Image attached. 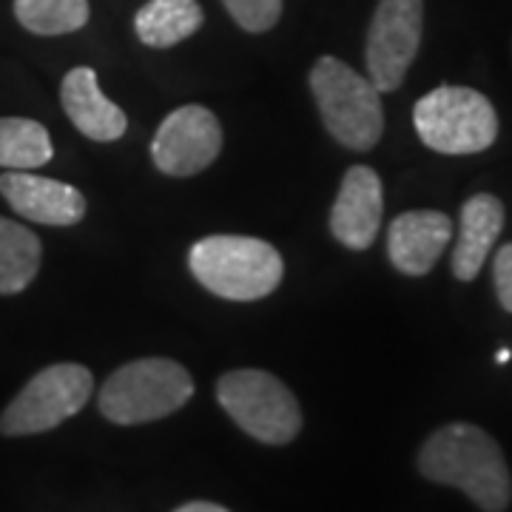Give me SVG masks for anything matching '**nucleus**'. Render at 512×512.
<instances>
[{
    "label": "nucleus",
    "mask_w": 512,
    "mask_h": 512,
    "mask_svg": "<svg viewBox=\"0 0 512 512\" xmlns=\"http://www.w3.org/2000/svg\"><path fill=\"white\" fill-rule=\"evenodd\" d=\"M424 26V0H379L367 32V74L379 94L396 92L416 60Z\"/></svg>",
    "instance_id": "6e6552de"
},
{
    "label": "nucleus",
    "mask_w": 512,
    "mask_h": 512,
    "mask_svg": "<svg viewBox=\"0 0 512 512\" xmlns=\"http://www.w3.org/2000/svg\"><path fill=\"white\" fill-rule=\"evenodd\" d=\"M0 194L20 217L69 228L86 217V200L74 185L37 177L32 171H6L0 177Z\"/></svg>",
    "instance_id": "9b49d317"
},
{
    "label": "nucleus",
    "mask_w": 512,
    "mask_h": 512,
    "mask_svg": "<svg viewBox=\"0 0 512 512\" xmlns=\"http://www.w3.org/2000/svg\"><path fill=\"white\" fill-rule=\"evenodd\" d=\"M217 399L239 427L262 444H288L302 430L296 396L265 370H231L217 384Z\"/></svg>",
    "instance_id": "423d86ee"
},
{
    "label": "nucleus",
    "mask_w": 512,
    "mask_h": 512,
    "mask_svg": "<svg viewBox=\"0 0 512 512\" xmlns=\"http://www.w3.org/2000/svg\"><path fill=\"white\" fill-rule=\"evenodd\" d=\"M194 396V379L174 359H137L100 387V413L114 424H146L177 413Z\"/></svg>",
    "instance_id": "20e7f679"
},
{
    "label": "nucleus",
    "mask_w": 512,
    "mask_h": 512,
    "mask_svg": "<svg viewBox=\"0 0 512 512\" xmlns=\"http://www.w3.org/2000/svg\"><path fill=\"white\" fill-rule=\"evenodd\" d=\"M421 476L458 487L484 512H504L512 501L510 467L490 433L456 421L436 430L419 453Z\"/></svg>",
    "instance_id": "f257e3e1"
},
{
    "label": "nucleus",
    "mask_w": 512,
    "mask_h": 512,
    "mask_svg": "<svg viewBox=\"0 0 512 512\" xmlns=\"http://www.w3.org/2000/svg\"><path fill=\"white\" fill-rule=\"evenodd\" d=\"M202 26L197 0H148L134 18L137 37L151 49H171Z\"/></svg>",
    "instance_id": "2eb2a0df"
},
{
    "label": "nucleus",
    "mask_w": 512,
    "mask_h": 512,
    "mask_svg": "<svg viewBox=\"0 0 512 512\" xmlns=\"http://www.w3.org/2000/svg\"><path fill=\"white\" fill-rule=\"evenodd\" d=\"M15 18L32 35H69L86 26L89 0H15Z\"/></svg>",
    "instance_id": "a211bd4d"
},
{
    "label": "nucleus",
    "mask_w": 512,
    "mask_h": 512,
    "mask_svg": "<svg viewBox=\"0 0 512 512\" xmlns=\"http://www.w3.org/2000/svg\"><path fill=\"white\" fill-rule=\"evenodd\" d=\"M220 148V120L205 106H183L160 123L151 157L168 177H194L217 160Z\"/></svg>",
    "instance_id": "1a4fd4ad"
},
{
    "label": "nucleus",
    "mask_w": 512,
    "mask_h": 512,
    "mask_svg": "<svg viewBox=\"0 0 512 512\" xmlns=\"http://www.w3.org/2000/svg\"><path fill=\"white\" fill-rule=\"evenodd\" d=\"M501 228H504V205L493 194H476L461 205V228L453 254L456 279L473 282L481 274Z\"/></svg>",
    "instance_id": "4468645a"
},
{
    "label": "nucleus",
    "mask_w": 512,
    "mask_h": 512,
    "mask_svg": "<svg viewBox=\"0 0 512 512\" xmlns=\"http://www.w3.org/2000/svg\"><path fill=\"white\" fill-rule=\"evenodd\" d=\"M60 103L69 114L80 134L97 143H111L126 134V114L120 106H114L106 94L100 92L97 74L89 66H77L63 77L60 86Z\"/></svg>",
    "instance_id": "ddd939ff"
},
{
    "label": "nucleus",
    "mask_w": 512,
    "mask_h": 512,
    "mask_svg": "<svg viewBox=\"0 0 512 512\" xmlns=\"http://www.w3.org/2000/svg\"><path fill=\"white\" fill-rule=\"evenodd\" d=\"M92 370L83 365H52L40 370L32 382L20 390L0 416L3 436H35L55 430L57 424L72 419L92 399Z\"/></svg>",
    "instance_id": "0eeeda50"
},
{
    "label": "nucleus",
    "mask_w": 512,
    "mask_h": 512,
    "mask_svg": "<svg viewBox=\"0 0 512 512\" xmlns=\"http://www.w3.org/2000/svg\"><path fill=\"white\" fill-rule=\"evenodd\" d=\"M453 239V220L441 211H407L390 222L387 254L404 276H424Z\"/></svg>",
    "instance_id": "f8f14e48"
},
{
    "label": "nucleus",
    "mask_w": 512,
    "mask_h": 512,
    "mask_svg": "<svg viewBox=\"0 0 512 512\" xmlns=\"http://www.w3.org/2000/svg\"><path fill=\"white\" fill-rule=\"evenodd\" d=\"M188 268L202 288L231 302H256L274 293L285 274V262L271 242L237 234L200 239L188 251Z\"/></svg>",
    "instance_id": "f03ea898"
},
{
    "label": "nucleus",
    "mask_w": 512,
    "mask_h": 512,
    "mask_svg": "<svg viewBox=\"0 0 512 512\" xmlns=\"http://www.w3.org/2000/svg\"><path fill=\"white\" fill-rule=\"evenodd\" d=\"M174 512H228L220 504H211V501H191V504H183L180 510Z\"/></svg>",
    "instance_id": "412c9836"
},
{
    "label": "nucleus",
    "mask_w": 512,
    "mask_h": 512,
    "mask_svg": "<svg viewBox=\"0 0 512 512\" xmlns=\"http://www.w3.org/2000/svg\"><path fill=\"white\" fill-rule=\"evenodd\" d=\"M382 180L373 168L367 165H353L339 197L330 211V234L339 239L350 251H365L373 245L382 225Z\"/></svg>",
    "instance_id": "9d476101"
},
{
    "label": "nucleus",
    "mask_w": 512,
    "mask_h": 512,
    "mask_svg": "<svg viewBox=\"0 0 512 512\" xmlns=\"http://www.w3.org/2000/svg\"><path fill=\"white\" fill-rule=\"evenodd\" d=\"M510 350H498V356H495V359H498V362H510Z\"/></svg>",
    "instance_id": "4be33fe9"
},
{
    "label": "nucleus",
    "mask_w": 512,
    "mask_h": 512,
    "mask_svg": "<svg viewBox=\"0 0 512 512\" xmlns=\"http://www.w3.org/2000/svg\"><path fill=\"white\" fill-rule=\"evenodd\" d=\"M222 6L245 32L254 35L274 29L282 15V0H222Z\"/></svg>",
    "instance_id": "6ab92c4d"
},
{
    "label": "nucleus",
    "mask_w": 512,
    "mask_h": 512,
    "mask_svg": "<svg viewBox=\"0 0 512 512\" xmlns=\"http://www.w3.org/2000/svg\"><path fill=\"white\" fill-rule=\"evenodd\" d=\"M413 123L421 143L439 154H478L498 137L493 103L464 86H439L424 94L413 109Z\"/></svg>",
    "instance_id": "39448f33"
},
{
    "label": "nucleus",
    "mask_w": 512,
    "mask_h": 512,
    "mask_svg": "<svg viewBox=\"0 0 512 512\" xmlns=\"http://www.w3.org/2000/svg\"><path fill=\"white\" fill-rule=\"evenodd\" d=\"M40 256V239L29 228L0 217V296L29 288L40 268Z\"/></svg>",
    "instance_id": "dca6fc26"
},
{
    "label": "nucleus",
    "mask_w": 512,
    "mask_h": 512,
    "mask_svg": "<svg viewBox=\"0 0 512 512\" xmlns=\"http://www.w3.org/2000/svg\"><path fill=\"white\" fill-rule=\"evenodd\" d=\"M55 157L49 131L37 120L0 117V165L9 171H32Z\"/></svg>",
    "instance_id": "f3484780"
},
{
    "label": "nucleus",
    "mask_w": 512,
    "mask_h": 512,
    "mask_svg": "<svg viewBox=\"0 0 512 512\" xmlns=\"http://www.w3.org/2000/svg\"><path fill=\"white\" fill-rule=\"evenodd\" d=\"M311 92L322 123L350 151H370L382 140L384 111L379 89L336 57H319Z\"/></svg>",
    "instance_id": "7ed1b4c3"
},
{
    "label": "nucleus",
    "mask_w": 512,
    "mask_h": 512,
    "mask_svg": "<svg viewBox=\"0 0 512 512\" xmlns=\"http://www.w3.org/2000/svg\"><path fill=\"white\" fill-rule=\"evenodd\" d=\"M493 276H495V293H498V302L504 311L512 313V242L504 245L493 262Z\"/></svg>",
    "instance_id": "aec40b11"
}]
</instances>
